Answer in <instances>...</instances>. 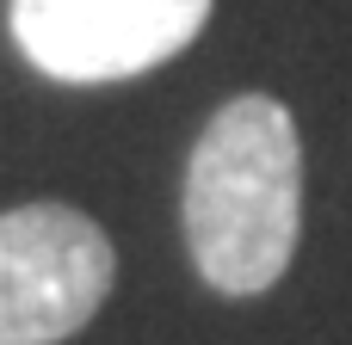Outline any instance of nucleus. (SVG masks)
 Instances as JSON below:
<instances>
[{
    "label": "nucleus",
    "instance_id": "obj_1",
    "mask_svg": "<svg viewBox=\"0 0 352 345\" xmlns=\"http://www.w3.org/2000/svg\"><path fill=\"white\" fill-rule=\"evenodd\" d=\"M186 253L217 296H266L303 235V136L272 93L229 99L186 160Z\"/></svg>",
    "mask_w": 352,
    "mask_h": 345
},
{
    "label": "nucleus",
    "instance_id": "obj_2",
    "mask_svg": "<svg viewBox=\"0 0 352 345\" xmlns=\"http://www.w3.org/2000/svg\"><path fill=\"white\" fill-rule=\"evenodd\" d=\"M111 235L74 204H19L0 216V345H62L111 296Z\"/></svg>",
    "mask_w": 352,
    "mask_h": 345
},
{
    "label": "nucleus",
    "instance_id": "obj_3",
    "mask_svg": "<svg viewBox=\"0 0 352 345\" xmlns=\"http://www.w3.org/2000/svg\"><path fill=\"white\" fill-rule=\"evenodd\" d=\"M210 6L217 0H12L6 31L37 74L105 86L173 62L210 25Z\"/></svg>",
    "mask_w": 352,
    "mask_h": 345
}]
</instances>
